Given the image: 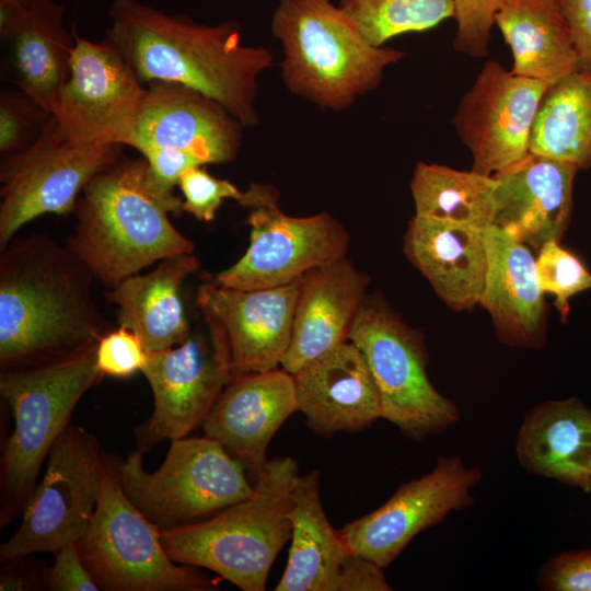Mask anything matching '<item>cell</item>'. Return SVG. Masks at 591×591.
I'll use <instances>...</instances> for the list:
<instances>
[{"label": "cell", "mask_w": 591, "mask_h": 591, "mask_svg": "<svg viewBox=\"0 0 591 591\" xmlns=\"http://www.w3.org/2000/svg\"><path fill=\"white\" fill-rule=\"evenodd\" d=\"M123 147L74 144L61 135L50 114L31 144L2 155L0 251L33 219L73 212L83 188L121 158Z\"/></svg>", "instance_id": "7c38bea8"}, {"label": "cell", "mask_w": 591, "mask_h": 591, "mask_svg": "<svg viewBox=\"0 0 591 591\" xmlns=\"http://www.w3.org/2000/svg\"><path fill=\"white\" fill-rule=\"evenodd\" d=\"M178 186L184 197L183 210L205 222L215 219L224 199L239 202L243 194L233 183L210 175L201 165L186 170Z\"/></svg>", "instance_id": "d590c367"}, {"label": "cell", "mask_w": 591, "mask_h": 591, "mask_svg": "<svg viewBox=\"0 0 591 591\" xmlns=\"http://www.w3.org/2000/svg\"><path fill=\"white\" fill-rule=\"evenodd\" d=\"M65 8L53 0H33L7 39L13 83L51 114L71 71L74 35L63 26Z\"/></svg>", "instance_id": "83f0119b"}, {"label": "cell", "mask_w": 591, "mask_h": 591, "mask_svg": "<svg viewBox=\"0 0 591 591\" xmlns=\"http://www.w3.org/2000/svg\"><path fill=\"white\" fill-rule=\"evenodd\" d=\"M129 143L190 153L202 164L232 162L244 126L219 102L181 83L151 81Z\"/></svg>", "instance_id": "ac0fdd59"}, {"label": "cell", "mask_w": 591, "mask_h": 591, "mask_svg": "<svg viewBox=\"0 0 591 591\" xmlns=\"http://www.w3.org/2000/svg\"><path fill=\"white\" fill-rule=\"evenodd\" d=\"M300 278L265 289L240 290L213 281L198 288L196 304L228 347L232 379L281 367L291 341Z\"/></svg>", "instance_id": "e0dca14e"}, {"label": "cell", "mask_w": 591, "mask_h": 591, "mask_svg": "<svg viewBox=\"0 0 591 591\" xmlns=\"http://www.w3.org/2000/svg\"><path fill=\"white\" fill-rule=\"evenodd\" d=\"M142 455L116 460V471L128 499L160 531L208 519L254 490L242 464L206 436L172 440L154 472L144 470Z\"/></svg>", "instance_id": "52a82bcc"}, {"label": "cell", "mask_w": 591, "mask_h": 591, "mask_svg": "<svg viewBox=\"0 0 591 591\" xmlns=\"http://www.w3.org/2000/svg\"><path fill=\"white\" fill-rule=\"evenodd\" d=\"M495 24L511 49L513 73L551 85L582 69L560 0H503Z\"/></svg>", "instance_id": "4316f807"}, {"label": "cell", "mask_w": 591, "mask_h": 591, "mask_svg": "<svg viewBox=\"0 0 591 591\" xmlns=\"http://www.w3.org/2000/svg\"><path fill=\"white\" fill-rule=\"evenodd\" d=\"M291 546L276 591H337L347 549L329 523L320 494L317 471L299 475L289 511Z\"/></svg>", "instance_id": "f1b7e54d"}, {"label": "cell", "mask_w": 591, "mask_h": 591, "mask_svg": "<svg viewBox=\"0 0 591 591\" xmlns=\"http://www.w3.org/2000/svg\"><path fill=\"white\" fill-rule=\"evenodd\" d=\"M239 204L250 210V243L235 264L215 276L217 285L240 290L279 287L347 256L349 234L328 212L289 216L279 206L277 189L259 183H251Z\"/></svg>", "instance_id": "30bf717a"}, {"label": "cell", "mask_w": 591, "mask_h": 591, "mask_svg": "<svg viewBox=\"0 0 591 591\" xmlns=\"http://www.w3.org/2000/svg\"><path fill=\"white\" fill-rule=\"evenodd\" d=\"M369 283V276L347 256L306 271L300 278L291 341L281 368L292 374L348 341Z\"/></svg>", "instance_id": "44dd1931"}, {"label": "cell", "mask_w": 591, "mask_h": 591, "mask_svg": "<svg viewBox=\"0 0 591 591\" xmlns=\"http://www.w3.org/2000/svg\"><path fill=\"white\" fill-rule=\"evenodd\" d=\"M199 265L193 254L164 258L141 275H132L105 293L114 304L118 326L135 333L147 351L183 343L190 334L182 285Z\"/></svg>", "instance_id": "484cf974"}, {"label": "cell", "mask_w": 591, "mask_h": 591, "mask_svg": "<svg viewBox=\"0 0 591 591\" xmlns=\"http://www.w3.org/2000/svg\"><path fill=\"white\" fill-rule=\"evenodd\" d=\"M482 230L415 215L404 235V253L452 310L478 304L487 271Z\"/></svg>", "instance_id": "cb8c5ba5"}, {"label": "cell", "mask_w": 591, "mask_h": 591, "mask_svg": "<svg viewBox=\"0 0 591 591\" xmlns=\"http://www.w3.org/2000/svg\"><path fill=\"white\" fill-rule=\"evenodd\" d=\"M503 0H452L457 23L454 50L472 58L488 55L491 28Z\"/></svg>", "instance_id": "e575fe53"}, {"label": "cell", "mask_w": 591, "mask_h": 591, "mask_svg": "<svg viewBox=\"0 0 591 591\" xmlns=\"http://www.w3.org/2000/svg\"><path fill=\"white\" fill-rule=\"evenodd\" d=\"M271 32L282 46L287 89L337 112L376 89L385 69L404 57L372 45L331 0H279Z\"/></svg>", "instance_id": "5b68a950"}, {"label": "cell", "mask_w": 591, "mask_h": 591, "mask_svg": "<svg viewBox=\"0 0 591 591\" xmlns=\"http://www.w3.org/2000/svg\"><path fill=\"white\" fill-rule=\"evenodd\" d=\"M96 346L59 361L1 370L0 394L14 427L0 459V528L22 514L76 406L104 376L96 364Z\"/></svg>", "instance_id": "8992f818"}, {"label": "cell", "mask_w": 591, "mask_h": 591, "mask_svg": "<svg viewBox=\"0 0 591 591\" xmlns=\"http://www.w3.org/2000/svg\"><path fill=\"white\" fill-rule=\"evenodd\" d=\"M33 0H0V35L7 39L27 14Z\"/></svg>", "instance_id": "7bdbcfd3"}, {"label": "cell", "mask_w": 591, "mask_h": 591, "mask_svg": "<svg viewBox=\"0 0 591 591\" xmlns=\"http://www.w3.org/2000/svg\"><path fill=\"white\" fill-rule=\"evenodd\" d=\"M515 454L528 473L591 493V409L577 397L540 403L519 428Z\"/></svg>", "instance_id": "d4e9b609"}, {"label": "cell", "mask_w": 591, "mask_h": 591, "mask_svg": "<svg viewBox=\"0 0 591 591\" xmlns=\"http://www.w3.org/2000/svg\"><path fill=\"white\" fill-rule=\"evenodd\" d=\"M107 455L83 428L69 426L51 447L15 533L0 546V560L55 553L85 535L101 494Z\"/></svg>", "instance_id": "8fae6325"}, {"label": "cell", "mask_w": 591, "mask_h": 591, "mask_svg": "<svg viewBox=\"0 0 591 591\" xmlns=\"http://www.w3.org/2000/svg\"><path fill=\"white\" fill-rule=\"evenodd\" d=\"M205 324V332L195 331L174 347L147 351L141 373L152 391L153 412L135 428L142 453L201 426L232 379L228 347L218 328Z\"/></svg>", "instance_id": "4fadbf2b"}, {"label": "cell", "mask_w": 591, "mask_h": 591, "mask_svg": "<svg viewBox=\"0 0 591 591\" xmlns=\"http://www.w3.org/2000/svg\"><path fill=\"white\" fill-rule=\"evenodd\" d=\"M548 84L488 60L462 97L453 117L473 158L472 170L493 175L529 153L530 136Z\"/></svg>", "instance_id": "2e32d148"}, {"label": "cell", "mask_w": 591, "mask_h": 591, "mask_svg": "<svg viewBox=\"0 0 591 591\" xmlns=\"http://www.w3.org/2000/svg\"><path fill=\"white\" fill-rule=\"evenodd\" d=\"M484 236L487 271L478 304L489 313L500 341L512 347L542 348L545 303L532 250L496 225Z\"/></svg>", "instance_id": "603a6c76"}, {"label": "cell", "mask_w": 591, "mask_h": 591, "mask_svg": "<svg viewBox=\"0 0 591 591\" xmlns=\"http://www.w3.org/2000/svg\"><path fill=\"white\" fill-rule=\"evenodd\" d=\"M147 362V350L131 331L118 326L107 331L96 346V364L103 375L127 379L141 372Z\"/></svg>", "instance_id": "8d00e7d4"}, {"label": "cell", "mask_w": 591, "mask_h": 591, "mask_svg": "<svg viewBox=\"0 0 591 591\" xmlns=\"http://www.w3.org/2000/svg\"><path fill=\"white\" fill-rule=\"evenodd\" d=\"M582 69L591 70V0H560Z\"/></svg>", "instance_id": "b9f144b4"}, {"label": "cell", "mask_w": 591, "mask_h": 591, "mask_svg": "<svg viewBox=\"0 0 591 591\" xmlns=\"http://www.w3.org/2000/svg\"><path fill=\"white\" fill-rule=\"evenodd\" d=\"M529 151L591 167V70H577L545 90Z\"/></svg>", "instance_id": "f546056e"}, {"label": "cell", "mask_w": 591, "mask_h": 591, "mask_svg": "<svg viewBox=\"0 0 591 591\" xmlns=\"http://www.w3.org/2000/svg\"><path fill=\"white\" fill-rule=\"evenodd\" d=\"M299 412L318 433L352 432L381 418V401L361 350L350 340L292 373Z\"/></svg>", "instance_id": "7402d4cb"}, {"label": "cell", "mask_w": 591, "mask_h": 591, "mask_svg": "<svg viewBox=\"0 0 591 591\" xmlns=\"http://www.w3.org/2000/svg\"><path fill=\"white\" fill-rule=\"evenodd\" d=\"M95 279L67 246L45 233L13 237L0 255V367L59 361L107 332L93 299Z\"/></svg>", "instance_id": "6da1fadb"}, {"label": "cell", "mask_w": 591, "mask_h": 591, "mask_svg": "<svg viewBox=\"0 0 591 591\" xmlns=\"http://www.w3.org/2000/svg\"><path fill=\"white\" fill-rule=\"evenodd\" d=\"M578 170L573 163L529 151L496 172L494 225L537 253L547 242H559L570 222Z\"/></svg>", "instance_id": "ffe728a7"}, {"label": "cell", "mask_w": 591, "mask_h": 591, "mask_svg": "<svg viewBox=\"0 0 591 591\" xmlns=\"http://www.w3.org/2000/svg\"><path fill=\"white\" fill-rule=\"evenodd\" d=\"M54 564L45 573V586L48 590H101L82 560L79 543L60 547L54 553Z\"/></svg>", "instance_id": "f35d334b"}, {"label": "cell", "mask_w": 591, "mask_h": 591, "mask_svg": "<svg viewBox=\"0 0 591 591\" xmlns=\"http://www.w3.org/2000/svg\"><path fill=\"white\" fill-rule=\"evenodd\" d=\"M49 113L18 89L0 96V152H18L40 134Z\"/></svg>", "instance_id": "836d02e7"}, {"label": "cell", "mask_w": 591, "mask_h": 591, "mask_svg": "<svg viewBox=\"0 0 591 591\" xmlns=\"http://www.w3.org/2000/svg\"><path fill=\"white\" fill-rule=\"evenodd\" d=\"M182 212L183 200L152 179L143 158H120L83 188L66 246L111 289L155 262L193 253L170 220Z\"/></svg>", "instance_id": "3957f363"}, {"label": "cell", "mask_w": 591, "mask_h": 591, "mask_svg": "<svg viewBox=\"0 0 591 591\" xmlns=\"http://www.w3.org/2000/svg\"><path fill=\"white\" fill-rule=\"evenodd\" d=\"M341 10L374 46L453 18L452 0H339Z\"/></svg>", "instance_id": "1f68e13d"}, {"label": "cell", "mask_w": 591, "mask_h": 591, "mask_svg": "<svg viewBox=\"0 0 591 591\" xmlns=\"http://www.w3.org/2000/svg\"><path fill=\"white\" fill-rule=\"evenodd\" d=\"M537 583L547 591H591V548L555 555L540 569Z\"/></svg>", "instance_id": "74e56055"}, {"label": "cell", "mask_w": 591, "mask_h": 591, "mask_svg": "<svg viewBox=\"0 0 591 591\" xmlns=\"http://www.w3.org/2000/svg\"><path fill=\"white\" fill-rule=\"evenodd\" d=\"M31 586H33L30 582V575L26 572L25 569L18 568L16 570L8 569L1 573L0 579V590L1 591H19V590H26V589H33Z\"/></svg>", "instance_id": "ee69618b"}, {"label": "cell", "mask_w": 591, "mask_h": 591, "mask_svg": "<svg viewBox=\"0 0 591 591\" xmlns=\"http://www.w3.org/2000/svg\"><path fill=\"white\" fill-rule=\"evenodd\" d=\"M363 354L381 401V418L413 439L438 434L460 418L456 404L427 374L420 334L380 297H367L349 334Z\"/></svg>", "instance_id": "9c48e42d"}, {"label": "cell", "mask_w": 591, "mask_h": 591, "mask_svg": "<svg viewBox=\"0 0 591 591\" xmlns=\"http://www.w3.org/2000/svg\"><path fill=\"white\" fill-rule=\"evenodd\" d=\"M535 265L542 291L555 297L554 305L565 323L570 311L569 300L575 294L591 289L590 271L577 256L556 241L542 246Z\"/></svg>", "instance_id": "d6a6232c"}, {"label": "cell", "mask_w": 591, "mask_h": 591, "mask_svg": "<svg viewBox=\"0 0 591 591\" xmlns=\"http://www.w3.org/2000/svg\"><path fill=\"white\" fill-rule=\"evenodd\" d=\"M482 478L480 468L457 455L438 457L429 473L402 484L382 506L339 530L346 549L387 568L420 532L471 507V490Z\"/></svg>", "instance_id": "9a60e30c"}, {"label": "cell", "mask_w": 591, "mask_h": 591, "mask_svg": "<svg viewBox=\"0 0 591 591\" xmlns=\"http://www.w3.org/2000/svg\"><path fill=\"white\" fill-rule=\"evenodd\" d=\"M82 560L101 590L209 591L217 583L197 567L175 563L161 531L128 499L108 455L96 509L79 542Z\"/></svg>", "instance_id": "ba28073f"}, {"label": "cell", "mask_w": 591, "mask_h": 591, "mask_svg": "<svg viewBox=\"0 0 591 591\" xmlns=\"http://www.w3.org/2000/svg\"><path fill=\"white\" fill-rule=\"evenodd\" d=\"M108 14L105 39L124 54L143 84H184L219 102L244 127L258 124V78L273 65V55L244 45L239 23L202 25L137 0H115Z\"/></svg>", "instance_id": "7a4b0ae2"}, {"label": "cell", "mask_w": 591, "mask_h": 591, "mask_svg": "<svg viewBox=\"0 0 591 591\" xmlns=\"http://www.w3.org/2000/svg\"><path fill=\"white\" fill-rule=\"evenodd\" d=\"M299 412L293 376L285 369L233 378L201 425L239 461L254 484L266 465L268 444L281 425Z\"/></svg>", "instance_id": "d6986e66"}, {"label": "cell", "mask_w": 591, "mask_h": 591, "mask_svg": "<svg viewBox=\"0 0 591 591\" xmlns=\"http://www.w3.org/2000/svg\"><path fill=\"white\" fill-rule=\"evenodd\" d=\"M384 570L369 558L347 551L339 569L337 591H390Z\"/></svg>", "instance_id": "60d3db41"}, {"label": "cell", "mask_w": 591, "mask_h": 591, "mask_svg": "<svg viewBox=\"0 0 591 591\" xmlns=\"http://www.w3.org/2000/svg\"><path fill=\"white\" fill-rule=\"evenodd\" d=\"M73 35L70 77L51 113L61 135L79 146H129L147 88L109 42Z\"/></svg>", "instance_id": "5bb4252c"}, {"label": "cell", "mask_w": 591, "mask_h": 591, "mask_svg": "<svg viewBox=\"0 0 591 591\" xmlns=\"http://www.w3.org/2000/svg\"><path fill=\"white\" fill-rule=\"evenodd\" d=\"M139 152L147 161L152 179L166 192H173L186 170L204 165L195 155L184 151L146 148Z\"/></svg>", "instance_id": "ab89813d"}, {"label": "cell", "mask_w": 591, "mask_h": 591, "mask_svg": "<svg viewBox=\"0 0 591 591\" xmlns=\"http://www.w3.org/2000/svg\"><path fill=\"white\" fill-rule=\"evenodd\" d=\"M498 181L474 170L418 162L410 181L417 216L486 231L494 225Z\"/></svg>", "instance_id": "4dcf8cb0"}, {"label": "cell", "mask_w": 591, "mask_h": 591, "mask_svg": "<svg viewBox=\"0 0 591 591\" xmlns=\"http://www.w3.org/2000/svg\"><path fill=\"white\" fill-rule=\"evenodd\" d=\"M299 466L290 456L267 461L247 498L202 521L161 531L175 563L206 568L243 591H263L291 538L289 511Z\"/></svg>", "instance_id": "277c9868"}]
</instances>
